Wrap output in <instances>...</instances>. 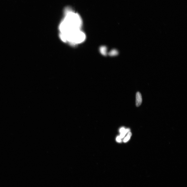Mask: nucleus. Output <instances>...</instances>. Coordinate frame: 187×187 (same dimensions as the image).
<instances>
[{
  "instance_id": "20e7f679",
  "label": "nucleus",
  "mask_w": 187,
  "mask_h": 187,
  "mask_svg": "<svg viewBox=\"0 0 187 187\" xmlns=\"http://www.w3.org/2000/svg\"><path fill=\"white\" fill-rule=\"evenodd\" d=\"M121 139L120 137L119 136H118L116 138V141L118 142H121Z\"/></svg>"
},
{
  "instance_id": "39448f33",
  "label": "nucleus",
  "mask_w": 187,
  "mask_h": 187,
  "mask_svg": "<svg viewBox=\"0 0 187 187\" xmlns=\"http://www.w3.org/2000/svg\"><path fill=\"white\" fill-rule=\"evenodd\" d=\"M125 129L124 127H122L121 128L119 132L120 133L123 132L125 131Z\"/></svg>"
},
{
  "instance_id": "f257e3e1",
  "label": "nucleus",
  "mask_w": 187,
  "mask_h": 187,
  "mask_svg": "<svg viewBox=\"0 0 187 187\" xmlns=\"http://www.w3.org/2000/svg\"><path fill=\"white\" fill-rule=\"evenodd\" d=\"M82 24L81 18L77 13L70 9H66L64 18L59 26L61 39L65 42L80 30Z\"/></svg>"
},
{
  "instance_id": "7ed1b4c3",
  "label": "nucleus",
  "mask_w": 187,
  "mask_h": 187,
  "mask_svg": "<svg viewBox=\"0 0 187 187\" xmlns=\"http://www.w3.org/2000/svg\"><path fill=\"white\" fill-rule=\"evenodd\" d=\"M131 136V133L130 132H129L127 136L123 140V142H126L128 141L129 139H130Z\"/></svg>"
},
{
  "instance_id": "f03ea898",
  "label": "nucleus",
  "mask_w": 187,
  "mask_h": 187,
  "mask_svg": "<svg viewBox=\"0 0 187 187\" xmlns=\"http://www.w3.org/2000/svg\"><path fill=\"white\" fill-rule=\"evenodd\" d=\"M136 97V105L137 107H139L141 105L142 102V96L141 93L139 92H137Z\"/></svg>"
}]
</instances>
